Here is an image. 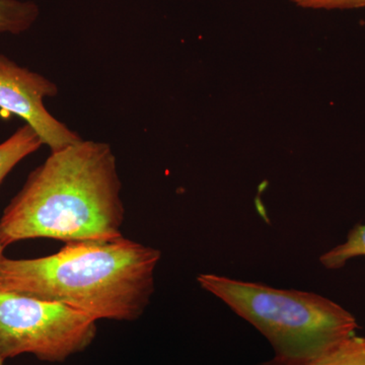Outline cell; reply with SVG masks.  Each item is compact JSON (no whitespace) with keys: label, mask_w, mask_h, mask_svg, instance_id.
<instances>
[{"label":"cell","mask_w":365,"mask_h":365,"mask_svg":"<svg viewBox=\"0 0 365 365\" xmlns=\"http://www.w3.org/2000/svg\"><path fill=\"white\" fill-rule=\"evenodd\" d=\"M43 145L38 134L26 124L0 143V185L18 163Z\"/></svg>","instance_id":"obj_6"},{"label":"cell","mask_w":365,"mask_h":365,"mask_svg":"<svg viewBox=\"0 0 365 365\" xmlns=\"http://www.w3.org/2000/svg\"><path fill=\"white\" fill-rule=\"evenodd\" d=\"M200 287L225 302L269 341L274 359L302 362L355 335L357 322L344 307L313 292L279 289L200 274Z\"/></svg>","instance_id":"obj_3"},{"label":"cell","mask_w":365,"mask_h":365,"mask_svg":"<svg viewBox=\"0 0 365 365\" xmlns=\"http://www.w3.org/2000/svg\"><path fill=\"white\" fill-rule=\"evenodd\" d=\"M6 249V247L0 242V264H1L2 260H4V250Z\"/></svg>","instance_id":"obj_11"},{"label":"cell","mask_w":365,"mask_h":365,"mask_svg":"<svg viewBox=\"0 0 365 365\" xmlns=\"http://www.w3.org/2000/svg\"><path fill=\"white\" fill-rule=\"evenodd\" d=\"M36 259L4 258L0 290L59 302L98 319L134 321L150 304L160 250L124 239L66 242Z\"/></svg>","instance_id":"obj_2"},{"label":"cell","mask_w":365,"mask_h":365,"mask_svg":"<svg viewBox=\"0 0 365 365\" xmlns=\"http://www.w3.org/2000/svg\"><path fill=\"white\" fill-rule=\"evenodd\" d=\"M58 91L49 78L0 54V111L21 118L51 151L83 140L45 108V98L56 97Z\"/></svg>","instance_id":"obj_5"},{"label":"cell","mask_w":365,"mask_h":365,"mask_svg":"<svg viewBox=\"0 0 365 365\" xmlns=\"http://www.w3.org/2000/svg\"><path fill=\"white\" fill-rule=\"evenodd\" d=\"M261 365H365V337L352 336L319 356L302 362L271 359Z\"/></svg>","instance_id":"obj_7"},{"label":"cell","mask_w":365,"mask_h":365,"mask_svg":"<svg viewBox=\"0 0 365 365\" xmlns=\"http://www.w3.org/2000/svg\"><path fill=\"white\" fill-rule=\"evenodd\" d=\"M97 335V321L59 302L0 290V359L31 353L63 361Z\"/></svg>","instance_id":"obj_4"},{"label":"cell","mask_w":365,"mask_h":365,"mask_svg":"<svg viewBox=\"0 0 365 365\" xmlns=\"http://www.w3.org/2000/svg\"><path fill=\"white\" fill-rule=\"evenodd\" d=\"M299 6L309 9H356L365 6V0H292Z\"/></svg>","instance_id":"obj_10"},{"label":"cell","mask_w":365,"mask_h":365,"mask_svg":"<svg viewBox=\"0 0 365 365\" xmlns=\"http://www.w3.org/2000/svg\"><path fill=\"white\" fill-rule=\"evenodd\" d=\"M40 9L33 1L0 0V35H19L37 21Z\"/></svg>","instance_id":"obj_8"},{"label":"cell","mask_w":365,"mask_h":365,"mask_svg":"<svg viewBox=\"0 0 365 365\" xmlns=\"http://www.w3.org/2000/svg\"><path fill=\"white\" fill-rule=\"evenodd\" d=\"M4 359H0V365H4Z\"/></svg>","instance_id":"obj_12"},{"label":"cell","mask_w":365,"mask_h":365,"mask_svg":"<svg viewBox=\"0 0 365 365\" xmlns=\"http://www.w3.org/2000/svg\"><path fill=\"white\" fill-rule=\"evenodd\" d=\"M365 256V225H357L350 230L343 244L322 255V265L330 270L344 267L348 261Z\"/></svg>","instance_id":"obj_9"},{"label":"cell","mask_w":365,"mask_h":365,"mask_svg":"<svg viewBox=\"0 0 365 365\" xmlns=\"http://www.w3.org/2000/svg\"><path fill=\"white\" fill-rule=\"evenodd\" d=\"M122 182L111 145L81 140L31 173L0 218L4 247L30 239L108 241L122 237Z\"/></svg>","instance_id":"obj_1"}]
</instances>
